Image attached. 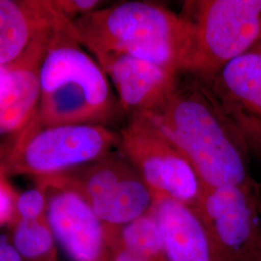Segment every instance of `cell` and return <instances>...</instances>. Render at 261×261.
Listing matches in <instances>:
<instances>
[{"instance_id": "obj_1", "label": "cell", "mask_w": 261, "mask_h": 261, "mask_svg": "<svg viewBox=\"0 0 261 261\" xmlns=\"http://www.w3.org/2000/svg\"><path fill=\"white\" fill-rule=\"evenodd\" d=\"M172 140L195 168L202 186L244 185L253 180L251 155L204 83L179 73L168 99L141 114Z\"/></svg>"}, {"instance_id": "obj_2", "label": "cell", "mask_w": 261, "mask_h": 261, "mask_svg": "<svg viewBox=\"0 0 261 261\" xmlns=\"http://www.w3.org/2000/svg\"><path fill=\"white\" fill-rule=\"evenodd\" d=\"M39 84L40 100L31 120L39 126H108L123 112L103 69L62 14L42 59Z\"/></svg>"}, {"instance_id": "obj_3", "label": "cell", "mask_w": 261, "mask_h": 261, "mask_svg": "<svg viewBox=\"0 0 261 261\" xmlns=\"http://www.w3.org/2000/svg\"><path fill=\"white\" fill-rule=\"evenodd\" d=\"M179 73L208 82L261 37V0L185 1Z\"/></svg>"}, {"instance_id": "obj_4", "label": "cell", "mask_w": 261, "mask_h": 261, "mask_svg": "<svg viewBox=\"0 0 261 261\" xmlns=\"http://www.w3.org/2000/svg\"><path fill=\"white\" fill-rule=\"evenodd\" d=\"M80 42L95 57L120 53L179 73L182 22L167 7L149 1H126L73 21Z\"/></svg>"}, {"instance_id": "obj_5", "label": "cell", "mask_w": 261, "mask_h": 261, "mask_svg": "<svg viewBox=\"0 0 261 261\" xmlns=\"http://www.w3.org/2000/svg\"><path fill=\"white\" fill-rule=\"evenodd\" d=\"M120 134L108 126L76 124L39 126L30 121L0 164V177L54 176L102 158L119 148Z\"/></svg>"}, {"instance_id": "obj_6", "label": "cell", "mask_w": 261, "mask_h": 261, "mask_svg": "<svg viewBox=\"0 0 261 261\" xmlns=\"http://www.w3.org/2000/svg\"><path fill=\"white\" fill-rule=\"evenodd\" d=\"M204 227L214 261H261V188L202 186L193 207Z\"/></svg>"}, {"instance_id": "obj_7", "label": "cell", "mask_w": 261, "mask_h": 261, "mask_svg": "<svg viewBox=\"0 0 261 261\" xmlns=\"http://www.w3.org/2000/svg\"><path fill=\"white\" fill-rule=\"evenodd\" d=\"M47 178L82 196L105 224H129L148 213L154 201L149 187L119 150Z\"/></svg>"}, {"instance_id": "obj_8", "label": "cell", "mask_w": 261, "mask_h": 261, "mask_svg": "<svg viewBox=\"0 0 261 261\" xmlns=\"http://www.w3.org/2000/svg\"><path fill=\"white\" fill-rule=\"evenodd\" d=\"M118 150L149 187L153 196H165L193 208L202 184L177 145L144 115L130 116L119 130Z\"/></svg>"}, {"instance_id": "obj_9", "label": "cell", "mask_w": 261, "mask_h": 261, "mask_svg": "<svg viewBox=\"0 0 261 261\" xmlns=\"http://www.w3.org/2000/svg\"><path fill=\"white\" fill-rule=\"evenodd\" d=\"M202 83L241 136L251 158L261 163V53L250 50Z\"/></svg>"}, {"instance_id": "obj_10", "label": "cell", "mask_w": 261, "mask_h": 261, "mask_svg": "<svg viewBox=\"0 0 261 261\" xmlns=\"http://www.w3.org/2000/svg\"><path fill=\"white\" fill-rule=\"evenodd\" d=\"M47 197V218L56 237L72 261H112L103 224L84 198L49 178H37Z\"/></svg>"}, {"instance_id": "obj_11", "label": "cell", "mask_w": 261, "mask_h": 261, "mask_svg": "<svg viewBox=\"0 0 261 261\" xmlns=\"http://www.w3.org/2000/svg\"><path fill=\"white\" fill-rule=\"evenodd\" d=\"M61 13L53 0H0V66H37Z\"/></svg>"}, {"instance_id": "obj_12", "label": "cell", "mask_w": 261, "mask_h": 261, "mask_svg": "<svg viewBox=\"0 0 261 261\" xmlns=\"http://www.w3.org/2000/svg\"><path fill=\"white\" fill-rule=\"evenodd\" d=\"M95 58L112 80L128 117L156 111L177 83L179 73L136 56L113 53Z\"/></svg>"}, {"instance_id": "obj_13", "label": "cell", "mask_w": 261, "mask_h": 261, "mask_svg": "<svg viewBox=\"0 0 261 261\" xmlns=\"http://www.w3.org/2000/svg\"><path fill=\"white\" fill-rule=\"evenodd\" d=\"M150 211L158 222L168 261H214L204 227L193 208L155 196Z\"/></svg>"}, {"instance_id": "obj_14", "label": "cell", "mask_w": 261, "mask_h": 261, "mask_svg": "<svg viewBox=\"0 0 261 261\" xmlns=\"http://www.w3.org/2000/svg\"><path fill=\"white\" fill-rule=\"evenodd\" d=\"M40 65L10 68L0 84V138L9 140L8 147L37 112Z\"/></svg>"}, {"instance_id": "obj_15", "label": "cell", "mask_w": 261, "mask_h": 261, "mask_svg": "<svg viewBox=\"0 0 261 261\" xmlns=\"http://www.w3.org/2000/svg\"><path fill=\"white\" fill-rule=\"evenodd\" d=\"M11 240L21 261H58L56 240L47 218L15 219Z\"/></svg>"}, {"instance_id": "obj_16", "label": "cell", "mask_w": 261, "mask_h": 261, "mask_svg": "<svg viewBox=\"0 0 261 261\" xmlns=\"http://www.w3.org/2000/svg\"><path fill=\"white\" fill-rule=\"evenodd\" d=\"M116 229L121 242L146 260L168 261L158 222L150 210Z\"/></svg>"}, {"instance_id": "obj_17", "label": "cell", "mask_w": 261, "mask_h": 261, "mask_svg": "<svg viewBox=\"0 0 261 261\" xmlns=\"http://www.w3.org/2000/svg\"><path fill=\"white\" fill-rule=\"evenodd\" d=\"M47 218V197L42 188L30 189L16 199V218L22 220H40Z\"/></svg>"}, {"instance_id": "obj_18", "label": "cell", "mask_w": 261, "mask_h": 261, "mask_svg": "<svg viewBox=\"0 0 261 261\" xmlns=\"http://www.w3.org/2000/svg\"><path fill=\"white\" fill-rule=\"evenodd\" d=\"M103 234L109 247L112 261H148L129 250L121 242L116 226L103 224Z\"/></svg>"}, {"instance_id": "obj_19", "label": "cell", "mask_w": 261, "mask_h": 261, "mask_svg": "<svg viewBox=\"0 0 261 261\" xmlns=\"http://www.w3.org/2000/svg\"><path fill=\"white\" fill-rule=\"evenodd\" d=\"M54 2L60 13L71 21L98 10L102 3L99 0H55Z\"/></svg>"}, {"instance_id": "obj_20", "label": "cell", "mask_w": 261, "mask_h": 261, "mask_svg": "<svg viewBox=\"0 0 261 261\" xmlns=\"http://www.w3.org/2000/svg\"><path fill=\"white\" fill-rule=\"evenodd\" d=\"M17 196L5 179L0 177V225L14 222L16 218Z\"/></svg>"}, {"instance_id": "obj_21", "label": "cell", "mask_w": 261, "mask_h": 261, "mask_svg": "<svg viewBox=\"0 0 261 261\" xmlns=\"http://www.w3.org/2000/svg\"><path fill=\"white\" fill-rule=\"evenodd\" d=\"M0 261H21L11 236L0 234Z\"/></svg>"}, {"instance_id": "obj_22", "label": "cell", "mask_w": 261, "mask_h": 261, "mask_svg": "<svg viewBox=\"0 0 261 261\" xmlns=\"http://www.w3.org/2000/svg\"><path fill=\"white\" fill-rule=\"evenodd\" d=\"M9 71L10 68L4 67V66H0V84L4 82V80L9 74Z\"/></svg>"}, {"instance_id": "obj_23", "label": "cell", "mask_w": 261, "mask_h": 261, "mask_svg": "<svg viewBox=\"0 0 261 261\" xmlns=\"http://www.w3.org/2000/svg\"><path fill=\"white\" fill-rule=\"evenodd\" d=\"M252 50H255V51H259L261 53V37L259 40H258V42L255 44V46L252 47Z\"/></svg>"}]
</instances>
